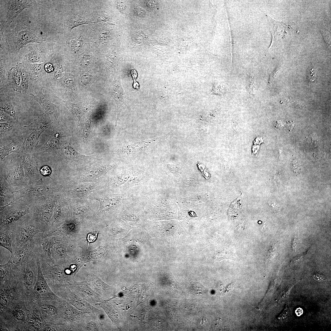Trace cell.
Wrapping results in <instances>:
<instances>
[{"label": "cell", "mask_w": 331, "mask_h": 331, "mask_svg": "<svg viewBox=\"0 0 331 331\" xmlns=\"http://www.w3.org/2000/svg\"><path fill=\"white\" fill-rule=\"evenodd\" d=\"M30 313L25 299L0 308V330L25 331Z\"/></svg>", "instance_id": "obj_1"}, {"label": "cell", "mask_w": 331, "mask_h": 331, "mask_svg": "<svg viewBox=\"0 0 331 331\" xmlns=\"http://www.w3.org/2000/svg\"><path fill=\"white\" fill-rule=\"evenodd\" d=\"M16 240V251L37 234L49 230L46 224L32 213L28 214L11 224Z\"/></svg>", "instance_id": "obj_2"}, {"label": "cell", "mask_w": 331, "mask_h": 331, "mask_svg": "<svg viewBox=\"0 0 331 331\" xmlns=\"http://www.w3.org/2000/svg\"><path fill=\"white\" fill-rule=\"evenodd\" d=\"M38 271L37 257L33 252L23 262L13 269L12 279L26 298L34 288Z\"/></svg>", "instance_id": "obj_3"}, {"label": "cell", "mask_w": 331, "mask_h": 331, "mask_svg": "<svg viewBox=\"0 0 331 331\" xmlns=\"http://www.w3.org/2000/svg\"><path fill=\"white\" fill-rule=\"evenodd\" d=\"M51 118L43 113L29 125L24 127V141L17 154L22 155L25 154H31L34 147L38 143L41 135L50 124Z\"/></svg>", "instance_id": "obj_4"}, {"label": "cell", "mask_w": 331, "mask_h": 331, "mask_svg": "<svg viewBox=\"0 0 331 331\" xmlns=\"http://www.w3.org/2000/svg\"><path fill=\"white\" fill-rule=\"evenodd\" d=\"M58 192L33 198L26 197L32 213L44 222L49 230Z\"/></svg>", "instance_id": "obj_5"}, {"label": "cell", "mask_w": 331, "mask_h": 331, "mask_svg": "<svg viewBox=\"0 0 331 331\" xmlns=\"http://www.w3.org/2000/svg\"><path fill=\"white\" fill-rule=\"evenodd\" d=\"M37 259L38 271L36 281L32 291L26 297L25 300L26 305L29 310L41 300L63 301L57 296L49 286L41 268L40 257H37Z\"/></svg>", "instance_id": "obj_6"}, {"label": "cell", "mask_w": 331, "mask_h": 331, "mask_svg": "<svg viewBox=\"0 0 331 331\" xmlns=\"http://www.w3.org/2000/svg\"><path fill=\"white\" fill-rule=\"evenodd\" d=\"M0 179L5 180L15 189L29 185L25 177L22 155L17 154L12 159L5 173L0 175Z\"/></svg>", "instance_id": "obj_7"}, {"label": "cell", "mask_w": 331, "mask_h": 331, "mask_svg": "<svg viewBox=\"0 0 331 331\" xmlns=\"http://www.w3.org/2000/svg\"><path fill=\"white\" fill-rule=\"evenodd\" d=\"M0 228L6 227L17 221L32 211L25 197L20 198L11 204L0 207Z\"/></svg>", "instance_id": "obj_8"}, {"label": "cell", "mask_w": 331, "mask_h": 331, "mask_svg": "<svg viewBox=\"0 0 331 331\" xmlns=\"http://www.w3.org/2000/svg\"><path fill=\"white\" fill-rule=\"evenodd\" d=\"M32 252L40 257V261L49 264H53L51 249L53 238L51 236H47L44 232H41L35 235L32 239Z\"/></svg>", "instance_id": "obj_9"}, {"label": "cell", "mask_w": 331, "mask_h": 331, "mask_svg": "<svg viewBox=\"0 0 331 331\" xmlns=\"http://www.w3.org/2000/svg\"><path fill=\"white\" fill-rule=\"evenodd\" d=\"M13 31V41L17 51L29 43H40L44 40L40 31L28 26L18 25Z\"/></svg>", "instance_id": "obj_10"}, {"label": "cell", "mask_w": 331, "mask_h": 331, "mask_svg": "<svg viewBox=\"0 0 331 331\" xmlns=\"http://www.w3.org/2000/svg\"><path fill=\"white\" fill-rule=\"evenodd\" d=\"M14 189L15 194L12 202L22 197L33 198L56 193L58 190L52 184L47 185L36 183L19 189Z\"/></svg>", "instance_id": "obj_11"}, {"label": "cell", "mask_w": 331, "mask_h": 331, "mask_svg": "<svg viewBox=\"0 0 331 331\" xmlns=\"http://www.w3.org/2000/svg\"><path fill=\"white\" fill-rule=\"evenodd\" d=\"M26 177L29 185L42 181L37 159L31 154L22 155Z\"/></svg>", "instance_id": "obj_12"}, {"label": "cell", "mask_w": 331, "mask_h": 331, "mask_svg": "<svg viewBox=\"0 0 331 331\" xmlns=\"http://www.w3.org/2000/svg\"><path fill=\"white\" fill-rule=\"evenodd\" d=\"M112 164L100 165L91 167L82 174L76 177V180L80 182H88L99 179L111 169Z\"/></svg>", "instance_id": "obj_13"}, {"label": "cell", "mask_w": 331, "mask_h": 331, "mask_svg": "<svg viewBox=\"0 0 331 331\" xmlns=\"http://www.w3.org/2000/svg\"><path fill=\"white\" fill-rule=\"evenodd\" d=\"M68 287L70 290L79 295L84 299L92 302H101L100 295L90 288L87 283H75L73 284H69Z\"/></svg>", "instance_id": "obj_14"}, {"label": "cell", "mask_w": 331, "mask_h": 331, "mask_svg": "<svg viewBox=\"0 0 331 331\" xmlns=\"http://www.w3.org/2000/svg\"><path fill=\"white\" fill-rule=\"evenodd\" d=\"M29 96L39 104L43 109L45 116L50 118H54L57 120L59 115V108L51 101L48 97L42 92L37 95L31 94Z\"/></svg>", "instance_id": "obj_15"}, {"label": "cell", "mask_w": 331, "mask_h": 331, "mask_svg": "<svg viewBox=\"0 0 331 331\" xmlns=\"http://www.w3.org/2000/svg\"><path fill=\"white\" fill-rule=\"evenodd\" d=\"M32 248L31 239L21 248L11 254L10 259L7 263L13 269L18 266L28 257L32 252Z\"/></svg>", "instance_id": "obj_16"}, {"label": "cell", "mask_w": 331, "mask_h": 331, "mask_svg": "<svg viewBox=\"0 0 331 331\" xmlns=\"http://www.w3.org/2000/svg\"><path fill=\"white\" fill-rule=\"evenodd\" d=\"M11 3L6 15L7 21L9 25L15 19L24 9L36 4L32 0H15L11 1Z\"/></svg>", "instance_id": "obj_17"}, {"label": "cell", "mask_w": 331, "mask_h": 331, "mask_svg": "<svg viewBox=\"0 0 331 331\" xmlns=\"http://www.w3.org/2000/svg\"><path fill=\"white\" fill-rule=\"evenodd\" d=\"M30 310L25 331H44L46 324L39 311L35 307Z\"/></svg>", "instance_id": "obj_18"}, {"label": "cell", "mask_w": 331, "mask_h": 331, "mask_svg": "<svg viewBox=\"0 0 331 331\" xmlns=\"http://www.w3.org/2000/svg\"><path fill=\"white\" fill-rule=\"evenodd\" d=\"M266 16L269 22L272 36V47L278 40L285 37L286 31L289 26L284 23L274 20L268 15Z\"/></svg>", "instance_id": "obj_19"}, {"label": "cell", "mask_w": 331, "mask_h": 331, "mask_svg": "<svg viewBox=\"0 0 331 331\" xmlns=\"http://www.w3.org/2000/svg\"><path fill=\"white\" fill-rule=\"evenodd\" d=\"M111 93L116 104L117 111L115 126V129L120 113L124 104V94L122 87L120 78H119L113 84L111 90Z\"/></svg>", "instance_id": "obj_20"}, {"label": "cell", "mask_w": 331, "mask_h": 331, "mask_svg": "<svg viewBox=\"0 0 331 331\" xmlns=\"http://www.w3.org/2000/svg\"><path fill=\"white\" fill-rule=\"evenodd\" d=\"M55 97L68 109L75 121L77 127L79 126L80 120L87 112L88 108L82 105L72 103Z\"/></svg>", "instance_id": "obj_21"}, {"label": "cell", "mask_w": 331, "mask_h": 331, "mask_svg": "<svg viewBox=\"0 0 331 331\" xmlns=\"http://www.w3.org/2000/svg\"><path fill=\"white\" fill-rule=\"evenodd\" d=\"M100 187L94 183L85 182L73 189L65 191L64 193L73 196L82 197L89 195L99 189Z\"/></svg>", "instance_id": "obj_22"}, {"label": "cell", "mask_w": 331, "mask_h": 331, "mask_svg": "<svg viewBox=\"0 0 331 331\" xmlns=\"http://www.w3.org/2000/svg\"><path fill=\"white\" fill-rule=\"evenodd\" d=\"M65 293L64 296L66 299L78 309L86 313H92L96 311L95 308L83 299L78 297L72 293L71 291H66Z\"/></svg>", "instance_id": "obj_23"}, {"label": "cell", "mask_w": 331, "mask_h": 331, "mask_svg": "<svg viewBox=\"0 0 331 331\" xmlns=\"http://www.w3.org/2000/svg\"><path fill=\"white\" fill-rule=\"evenodd\" d=\"M0 245L9 251L11 254L13 252L12 243L15 238L12 226L11 224L4 227L0 228Z\"/></svg>", "instance_id": "obj_24"}, {"label": "cell", "mask_w": 331, "mask_h": 331, "mask_svg": "<svg viewBox=\"0 0 331 331\" xmlns=\"http://www.w3.org/2000/svg\"><path fill=\"white\" fill-rule=\"evenodd\" d=\"M48 59L45 50L40 47L32 48L25 56L26 63H38L46 62Z\"/></svg>", "instance_id": "obj_25"}, {"label": "cell", "mask_w": 331, "mask_h": 331, "mask_svg": "<svg viewBox=\"0 0 331 331\" xmlns=\"http://www.w3.org/2000/svg\"><path fill=\"white\" fill-rule=\"evenodd\" d=\"M14 189L5 180L0 179V207L9 204L13 200Z\"/></svg>", "instance_id": "obj_26"}, {"label": "cell", "mask_w": 331, "mask_h": 331, "mask_svg": "<svg viewBox=\"0 0 331 331\" xmlns=\"http://www.w3.org/2000/svg\"><path fill=\"white\" fill-rule=\"evenodd\" d=\"M62 196V195H58L53 210L49 230L55 227L63 217L65 202Z\"/></svg>", "instance_id": "obj_27"}, {"label": "cell", "mask_w": 331, "mask_h": 331, "mask_svg": "<svg viewBox=\"0 0 331 331\" xmlns=\"http://www.w3.org/2000/svg\"><path fill=\"white\" fill-rule=\"evenodd\" d=\"M16 66L17 67L21 78L22 90L23 93L29 94L30 95L33 92L32 87L30 78L24 66L22 63H20Z\"/></svg>", "instance_id": "obj_28"}, {"label": "cell", "mask_w": 331, "mask_h": 331, "mask_svg": "<svg viewBox=\"0 0 331 331\" xmlns=\"http://www.w3.org/2000/svg\"><path fill=\"white\" fill-rule=\"evenodd\" d=\"M17 121L15 120L0 123V143L3 140L10 138V136H14L16 129L18 127Z\"/></svg>", "instance_id": "obj_29"}, {"label": "cell", "mask_w": 331, "mask_h": 331, "mask_svg": "<svg viewBox=\"0 0 331 331\" xmlns=\"http://www.w3.org/2000/svg\"><path fill=\"white\" fill-rule=\"evenodd\" d=\"M60 137L58 133H53L38 150L37 153L50 152L59 148L62 145L59 141Z\"/></svg>", "instance_id": "obj_30"}, {"label": "cell", "mask_w": 331, "mask_h": 331, "mask_svg": "<svg viewBox=\"0 0 331 331\" xmlns=\"http://www.w3.org/2000/svg\"><path fill=\"white\" fill-rule=\"evenodd\" d=\"M87 284L95 291L103 294H110L113 290V288L103 282L101 280L97 277H93L88 280Z\"/></svg>", "instance_id": "obj_31"}, {"label": "cell", "mask_w": 331, "mask_h": 331, "mask_svg": "<svg viewBox=\"0 0 331 331\" xmlns=\"http://www.w3.org/2000/svg\"><path fill=\"white\" fill-rule=\"evenodd\" d=\"M23 138L21 139H14L8 144L0 148V162L9 154L13 152H18L23 143Z\"/></svg>", "instance_id": "obj_32"}, {"label": "cell", "mask_w": 331, "mask_h": 331, "mask_svg": "<svg viewBox=\"0 0 331 331\" xmlns=\"http://www.w3.org/2000/svg\"><path fill=\"white\" fill-rule=\"evenodd\" d=\"M61 151L63 156L67 159L74 161L86 160L92 156L81 155L69 145H65L62 147Z\"/></svg>", "instance_id": "obj_33"}, {"label": "cell", "mask_w": 331, "mask_h": 331, "mask_svg": "<svg viewBox=\"0 0 331 331\" xmlns=\"http://www.w3.org/2000/svg\"><path fill=\"white\" fill-rule=\"evenodd\" d=\"M63 240L58 239H54L51 249V257H54L55 260H62L66 256L65 245Z\"/></svg>", "instance_id": "obj_34"}, {"label": "cell", "mask_w": 331, "mask_h": 331, "mask_svg": "<svg viewBox=\"0 0 331 331\" xmlns=\"http://www.w3.org/2000/svg\"><path fill=\"white\" fill-rule=\"evenodd\" d=\"M9 74L13 90L21 93L22 90L21 78L19 70L16 66L12 67L10 70Z\"/></svg>", "instance_id": "obj_35"}, {"label": "cell", "mask_w": 331, "mask_h": 331, "mask_svg": "<svg viewBox=\"0 0 331 331\" xmlns=\"http://www.w3.org/2000/svg\"><path fill=\"white\" fill-rule=\"evenodd\" d=\"M100 203V206L97 214L108 211L115 205L117 202L116 198L107 197H99L95 199Z\"/></svg>", "instance_id": "obj_36"}, {"label": "cell", "mask_w": 331, "mask_h": 331, "mask_svg": "<svg viewBox=\"0 0 331 331\" xmlns=\"http://www.w3.org/2000/svg\"><path fill=\"white\" fill-rule=\"evenodd\" d=\"M0 99V109L3 110L14 120L18 121V116L15 107L11 101L8 100H4L1 98Z\"/></svg>", "instance_id": "obj_37"}, {"label": "cell", "mask_w": 331, "mask_h": 331, "mask_svg": "<svg viewBox=\"0 0 331 331\" xmlns=\"http://www.w3.org/2000/svg\"><path fill=\"white\" fill-rule=\"evenodd\" d=\"M58 82L65 89L72 91L74 89L75 80L72 73H65L64 76L59 79Z\"/></svg>", "instance_id": "obj_38"}, {"label": "cell", "mask_w": 331, "mask_h": 331, "mask_svg": "<svg viewBox=\"0 0 331 331\" xmlns=\"http://www.w3.org/2000/svg\"><path fill=\"white\" fill-rule=\"evenodd\" d=\"M102 307L106 313L112 323L116 327L120 328V322L114 310L108 302H101L97 304Z\"/></svg>", "instance_id": "obj_39"}, {"label": "cell", "mask_w": 331, "mask_h": 331, "mask_svg": "<svg viewBox=\"0 0 331 331\" xmlns=\"http://www.w3.org/2000/svg\"><path fill=\"white\" fill-rule=\"evenodd\" d=\"M92 56L89 53L86 54L80 62V65L82 67H86L89 65L92 61Z\"/></svg>", "instance_id": "obj_40"}, {"label": "cell", "mask_w": 331, "mask_h": 331, "mask_svg": "<svg viewBox=\"0 0 331 331\" xmlns=\"http://www.w3.org/2000/svg\"><path fill=\"white\" fill-rule=\"evenodd\" d=\"M129 177L128 175L127 174L117 175L113 178V182L116 185H121L126 182Z\"/></svg>", "instance_id": "obj_41"}, {"label": "cell", "mask_w": 331, "mask_h": 331, "mask_svg": "<svg viewBox=\"0 0 331 331\" xmlns=\"http://www.w3.org/2000/svg\"><path fill=\"white\" fill-rule=\"evenodd\" d=\"M63 71L64 68L63 65L59 64H57L56 67H54V69L52 76L53 80H54L56 81L58 78L61 75Z\"/></svg>", "instance_id": "obj_42"}, {"label": "cell", "mask_w": 331, "mask_h": 331, "mask_svg": "<svg viewBox=\"0 0 331 331\" xmlns=\"http://www.w3.org/2000/svg\"><path fill=\"white\" fill-rule=\"evenodd\" d=\"M89 207L86 205H78L74 206L73 210L74 214L77 215H82L86 213L88 211Z\"/></svg>", "instance_id": "obj_43"}, {"label": "cell", "mask_w": 331, "mask_h": 331, "mask_svg": "<svg viewBox=\"0 0 331 331\" xmlns=\"http://www.w3.org/2000/svg\"><path fill=\"white\" fill-rule=\"evenodd\" d=\"M318 139L317 135L315 134H312L307 138V143L310 147H315L318 146Z\"/></svg>", "instance_id": "obj_44"}, {"label": "cell", "mask_w": 331, "mask_h": 331, "mask_svg": "<svg viewBox=\"0 0 331 331\" xmlns=\"http://www.w3.org/2000/svg\"><path fill=\"white\" fill-rule=\"evenodd\" d=\"M82 45L81 39L78 38L74 40L71 45L72 48L74 52L78 51L80 49Z\"/></svg>", "instance_id": "obj_45"}, {"label": "cell", "mask_w": 331, "mask_h": 331, "mask_svg": "<svg viewBox=\"0 0 331 331\" xmlns=\"http://www.w3.org/2000/svg\"><path fill=\"white\" fill-rule=\"evenodd\" d=\"M14 120L3 110L0 109V123H3Z\"/></svg>", "instance_id": "obj_46"}, {"label": "cell", "mask_w": 331, "mask_h": 331, "mask_svg": "<svg viewBox=\"0 0 331 331\" xmlns=\"http://www.w3.org/2000/svg\"><path fill=\"white\" fill-rule=\"evenodd\" d=\"M40 172L41 176H42L44 177H49V175L51 172V168L48 166H44L41 167L40 169Z\"/></svg>", "instance_id": "obj_47"}, {"label": "cell", "mask_w": 331, "mask_h": 331, "mask_svg": "<svg viewBox=\"0 0 331 331\" xmlns=\"http://www.w3.org/2000/svg\"><path fill=\"white\" fill-rule=\"evenodd\" d=\"M240 204V200L238 199L233 202L231 204L230 207V213H232V212H234V213H236L239 208Z\"/></svg>", "instance_id": "obj_48"}, {"label": "cell", "mask_w": 331, "mask_h": 331, "mask_svg": "<svg viewBox=\"0 0 331 331\" xmlns=\"http://www.w3.org/2000/svg\"><path fill=\"white\" fill-rule=\"evenodd\" d=\"M44 69L46 75V81L47 76L48 74L51 73L53 72L54 67L52 63H45L44 65Z\"/></svg>", "instance_id": "obj_49"}, {"label": "cell", "mask_w": 331, "mask_h": 331, "mask_svg": "<svg viewBox=\"0 0 331 331\" xmlns=\"http://www.w3.org/2000/svg\"><path fill=\"white\" fill-rule=\"evenodd\" d=\"M292 167L294 172L296 174L299 173L301 169L300 163L298 160H294L292 162Z\"/></svg>", "instance_id": "obj_50"}, {"label": "cell", "mask_w": 331, "mask_h": 331, "mask_svg": "<svg viewBox=\"0 0 331 331\" xmlns=\"http://www.w3.org/2000/svg\"><path fill=\"white\" fill-rule=\"evenodd\" d=\"M92 76L89 74H85L83 75L80 78L81 83L83 84L86 85L88 84L92 78Z\"/></svg>", "instance_id": "obj_51"}, {"label": "cell", "mask_w": 331, "mask_h": 331, "mask_svg": "<svg viewBox=\"0 0 331 331\" xmlns=\"http://www.w3.org/2000/svg\"><path fill=\"white\" fill-rule=\"evenodd\" d=\"M280 67H278L271 74L269 77L268 83L271 84L275 80L276 76L280 71Z\"/></svg>", "instance_id": "obj_52"}, {"label": "cell", "mask_w": 331, "mask_h": 331, "mask_svg": "<svg viewBox=\"0 0 331 331\" xmlns=\"http://www.w3.org/2000/svg\"><path fill=\"white\" fill-rule=\"evenodd\" d=\"M98 231H94L89 233L87 236V240L89 243L95 241L97 238Z\"/></svg>", "instance_id": "obj_53"}, {"label": "cell", "mask_w": 331, "mask_h": 331, "mask_svg": "<svg viewBox=\"0 0 331 331\" xmlns=\"http://www.w3.org/2000/svg\"><path fill=\"white\" fill-rule=\"evenodd\" d=\"M313 278L316 281L319 282H322L325 280V276L321 274L318 273H314L312 276Z\"/></svg>", "instance_id": "obj_54"}, {"label": "cell", "mask_w": 331, "mask_h": 331, "mask_svg": "<svg viewBox=\"0 0 331 331\" xmlns=\"http://www.w3.org/2000/svg\"><path fill=\"white\" fill-rule=\"evenodd\" d=\"M131 74L134 80V82L133 84V86L134 88L136 89H139V83L136 81V79L137 77V72L135 70H132L131 71Z\"/></svg>", "instance_id": "obj_55"}, {"label": "cell", "mask_w": 331, "mask_h": 331, "mask_svg": "<svg viewBox=\"0 0 331 331\" xmlns=\"http://www.w3.org/2000/svg\"><path fill=\"white\" fill-rule=\"evenodd\" d=\"M211 93L221 95L222 94V89L220 86H219L215 85Z\"/></svg>", "instance_id": "obj_56"}, {"label": "cell", "mask_w": 331, "mask_h": 331, "mask_svg": "<svg viewBox=\"0 0 331 331\" xmlns=\"http://www.w3.org/2000/svg\"><path fill=\"white\" fill-rule=\"evenodd\" d=\"M311 73L310 74V80L311 82L314 81L316 78L317 73L316 71L314 68H312L310 70Z\"/></svg>", "instance_id": "obj_57"}, {"label": "cell", "mask_w": 331, "mask_h": 331, "mask_svg": "<svg viewBox=\"0 0 331 331\" xmlns=\"http://www.w3.org/2000/svg\"><path fill=\"white\" fill-rule=\"evenodd\" d=\"M297 240H298L297 238H295L293 240V242H292V247L293 249L294 250H295L296 246L297 243Z\"/></svg>", "instance_id": "obj_58"}]
</instances>
